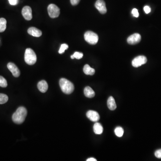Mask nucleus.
Wrapping results in <instances>:
<instances>
[{
  "label": "nucleus",
  "mask_w": 161,
  "mask_h": 161,
  "mask_svg": "<svg viewBox=\"0 0 161 161\" xmlns=\"http://www.w3.org/2000/svg\"><path fill=\"white\" fill-rule=\"evenodd\" d=\"M27 32L29 35L34 37H39L42 35V31L35 27H30L28 29Z\"/></svg>",
  "instance_id": "12"
},
{
  "label": "nucleus",
  "mask_w": 161,
  "mask_h": 161,
  "mask_svg": "<svg viewBox=\"0 0 161 161\" xmlns=\"http://www.w3.org/2000/svg\"><path fill=\"white\" fill-rule=\"evenodd\" d=\"M83 72L86 75H93L95 73L94 69L91 68L88 65H85L84 66Z\"/></svg>",
  "instance_id": "17"
},
{
  "label": "nucleus",
  "mask_w": 161,
  "mask_h": 161,
  "mask_svg": "<svg viewBox=\"0 0 161 161\" xmlns=\"http://www.w3.org/2000/svg\"><path fill=\"white\" fill-rule=\"evenodd\" d=\"M95 6L101 14H105L107 13L106 4L103 0H97L95 2Z\"/></svg>",
  "instance_id": "7"
},
{
  "label": "nucleus",
  "mask_w": 161,
  "mask_h": 161,
  "mask_svg": "<svg viewBox=\"0 0 161 161\" xmlns=\"http://www.w3.org/2000/svg\"><path fill=\"white\" fill-rule=\"evenodd\" d=\"M80 0H70V2L73 6H76L79 3Z\"/></svg>",
  "instance_id": "28"
},
{
  "label": "nucleus",
  "mask_w": 161,
  "mask_h": 161,
  "mask_svg": "<svg viewBox=\"0 0 161 161\" xmlns=\"http://www.w3.org/2000/svg\"><path fill=\"white\" fill-rule=\"evenodd\" d=\"M8 97L7 95L0 94V104H4L8 101Z\"/></svg>",
  "instance_id": "20"
},
{
  "label": "nucleus",
  "mask_w": 161,
  "mask_h": 161,
  "mask_svg": "<svg viewBox=\"0 0 161 161\" xmlns=\"http://www.w3.org/2000/svg\"><path fill=\"white\" fill-rule=\"evenodd\" d=\"M147 61L146 57L144 56H139L135 57L132 61V65L134 67H140L143 65H144Z\"/></svg>",
  "instance_id": "6"
},
{
  "label": "nucleus",
  "mask_w": 161,
  "mask_h": 161,
  "mask_svg": "<svg viewBox=\"0 0 161 161\" xmlns=\"http://www.w3.org/2000/svg\"><path fill=\"white\" fill-rule=\"evenodd\" d=\"M38 89L41 92L45 93L48 89V84L45 80H42L38 83Z\"/></svg>",
  "instance_id": "13"
},
{
  "label": "nucleus",
  "mask_w": 161,
  "mask_h": 161,
  "mask_svg": "<svg viewBox=\"0 0 161 161\" xmlns=\"http://www.w3.org/2000/svg\"><path fill=\"white\" fill-rule=\"evenodd\" d=\"M7 80L4 77L0 76V87H1L5 88L7 87Z\"/></svg>",
  "instance_id": "21"
},
{
  "label": "nucleus",
  "mask_w": 161,
  "mask_h": 161,
  "mask_svg": "<svg viewBox=\"0 0 161 161\" xmlns=\"http://www.w3.org/2000/svg\"><path fill=\"white\" fill-rule=\"evenodd\" d=\"M22 16L26 20H31L32 19V10L30 6H26L22 11Z\"/></svg>",
  "instance_id": "10"
},
{
  "label": "nucleus",
  "mask_w": 161,
  "mask_h": 161,
  "mask_svg": "<svg viewBox=\"0 0 161 161\" xmlns=\"http://www.w3.org/2000/svg\"><path fill=\"white\" fill-rule=\"evenodd\" d=\"M48 11L51 18H57L60 14V10L58 6L53 4H50L48 7Z\"/></svg>",
  "instance_id": "5"
},
{
  "label": "nucleus",
  "mask_w": 161,
  "mask_h": 161,
  "mask_svg": "<svg viewBox=\"0 0 161 161\" xmlns=\"http://www.w3.org/2000/svg\"><path fill=\"white\" fill-rule=\"evenodd\" d=\"M61 90L65 94H69L73 92L74 86L73 83L64 78L60 79L59 82Z\"/></svg>",
  "instance_id": "2"
},
{
  "label": "nucleus",
  "mask_w": 161,
  "mask_h": 161,
  "mask_svg": "<svg viewBox=\"0 0 161 161\" xmlns=\"http://www.w3.org/2000/svg\"><path fill=\"white\" fill-rule=\"evenodd\" d=\"M155 156L158 158H161V149H158L155 152Z\"/></svg>",
  "instance_id": "25"
},
{
  "label": "nucleus",
  "mask_w": 161,
  "mask_h": 161,
  "mask_svg": "<svg viewBox=\"0 0 161 161\" xmlns=\"http://www.w3.org/2000/svg\"><path fill=\"white\" fill-rule=\"evenodd\" d=\"M7 68L12 73V74L15 78H18L20 75V72L19 68L13 63L10 62L7 65Z\"/></svg>",
  "instance_id": "9"
},
{
  "label": "nucleus",
  "mask_w": 161,
  "mask_h": 161,
  "mask_svg": "<svg viewBox=\"0 0 161 161\" xmlns=\"http://www.w3.org/2000/svg\"><path fill=\"white\" fill-rule=\"evenodd\" d=\"M24 60L26 63L29 65H33L36 63L37 57L35 53L32 49L28 48L26 50Z\"/></svg>",
  "instance_id": "3"
},
{
  "label": "nucleus",
  "mask_w": 161,
  "mask_h": 161,
  "mask_svg": "<svg viewBox=\"0 0 161 161\" xmlns=\"http://www.w3.org/2000/svg\"><path fill=\"white\" fill-rule=\"evenodd\" d=\"M107 104H108V108L110 110L113 111L115 110L117 108V104L115 100L113 97L110 96L108 99L107 101Z\"/></svg>",
  "instance_id": "14"
},
{
  "label": "nucleus",
  "mask_w": 161,
  "mask_h": 161,
  "mask_svg": "<svg viewBox=\"0 0 161 161\" xmlns=\"http://www.w3.org/2000/svg\"><path fill=\"white\" fill-rule=\"evenodd\" d=\"M88 118L93 122H97L100 119V116L98 113L92 110H90L87 113Z\"/></svg>",
  "instance_id": "11"
},
{
  "label": "nucleus",
  "mask_w": 161,
  "mask_h": 161,
  "mask_svg": "<svg viewBox=\"0 0 161 161\" xmlns=\"http://www.w3.org/2000/svg\"><path fill=\"white\" fill-rule=\"evenodd\" d=\"M94 131L96 134H101L103 133V126L99 123H96L94 124L93 127Z\"/></svg>",
  "instance_id": "16"
},
{
  "label": "nucleus",
  "mask_w": 161,
  "mask_h": 161,
  "mask_svg": "<svg viewBox=\"0 0 161 161\" xmlns=\"http://www.w3.org/2000/svg\"><path fill=\"white\" fill-rule=\"evenodd\" d=\"M84 94L85 97L88 98H92L95 96V92L92 89L89 87H87L84 89Z\"/></svg>",
  "instance_id": "15"
},
{
  "label": "nucleus",
  "mask_w": 161,
  "mask_h": 161,
  "mask_svg": "<svg viewBox=\"0 0 161 161\" xmlns=\"http://www.w3.org/2000/svg\"><path fill=\"white\" fill-rule=\"evenodd\" d=\"M141 40V36L140 34L138 33H135L128 37L127 42L130 44L134 45L138 44Z\"/></svg>",
  "instance_id": "8"
},
{
  "label": "nucleus",
  "mask_w": 161,
  "mask_h": 161,
  "mask_svg": "<svg viewBox=\"0 0 161 161\" xmlns=\"http://www.w3.org/2000/svg\"><path fill=\"white\" fill-rule=\"evenodd\" d=\"M9 3L11 5L15 6L18 4L19 0H9Z\"/></svg>",
  "instance_id": "27"
},
{
  "label": "nucleus",
  "mask_w": 161,
  "mask_h": 161,
  "mask_svg": "<svg viewBox=\"0 0 161 161\" xmlns=\"http://www.w3.org/2000/svg\"><path fill=\"white\" fill-rule=\"evenodd\" d=\"M124 130L123 128L120 127H118L116 128L115 129V133L116 134V136L118 137H122L123 135Z\"/></svg>",
  "instance_id": "19"
},
{
  "label": "nucleus",
  "mask_w": 161,
  "mask_h": 161,
  "mask_svg": "<svg viewBox=\"0 0 161 161\" xmlns=\"http://www.w3.org/2000/svg\"><path fill=\"white\" fill-rule=\"evenodd\" d=\"M6 19L4 18L0 19V32H3L6 30Z\"/></svg>",
  "instance_id": "18"
},
{
  "label": "nucleus",
  "mask_w": 161,
  "mask_h": 161,
  "mask_svg": "<svg viewBox=\"0 0 161 161\" xmlns=\"http://www.w3.org/2000/svg\"><path fill=\"white\" fill-rule=\"evenodd\" d=\"M87 161H97V160L95 158H88L87 159Z\"/></svg>",
  "instance_id": "29"
},
{
  "label": "nucleus",
  "mask_w": 161,
  "mask_h": 161,
  "mask_svg": "<svg viewBox=\"0 0 161 161\" xmlns=\"http://www.w3.org/2000/svg\"><path fill=\"white\" fill-rule=\"evenodd\" d=\"M71 59H74V56H73V55H72L71 56Z\"/></svg>",
  "instance_id": "30"
},
{
  "label": "nucleus",
  "mask_w": 161,
  "mask_h": 161,
  "mask_svg": "<svg viewBox=\"0 0 161 161\" xmlns=\"http://www.w3.org/2000/svg\"><path fill=\"white\" fill-rule=\"evenodd\" d=\"M132 14L133 15V16L136 18H138L139 16L138 11L136 8H134L133 10H132Z\"/></svg>",
  "instance_id": "24"
},
{
  "label": "nucleus",
  "mask_w": 161,
  "mask_h": 161,
  "mask_svg": "<svg viewBox=\"0 0 161 161\" xmlns=\"http://www.w3.org/2000/svg\"><path fill=\"white\" fill-rule=\"evenodd\" d=\"M73 55L74 57V58L77 59H80L83 58V53L78 52V51L75 52L74 53Z\"/></svg>",
  "instance_id": "23"
},
{
  "label": "nucleus",
  "mask_w": 161,
  "mask_h": 161,
  "mask_svg": "<svg viewBox=\"0 0 161 161\" xmlns=\"http://www.w3.org/2000/svg\"><path fill=\"white\" fill-rule=\"evenodd\" d=\"M84 39L89 44L94 45L98 42L99 36L93 31H87L85 33Z\"/></svg>",
  "instance_id": "4"
},
{
  "label": "nucleus",
  "mask_w": 161,
  "mask_h": 161,
  "mask_svg": "<svg viewBox=\"0 0 161 161\" xmlns=\"http://www.w3.org/2000/svg\"><path fill=\"white\" fill-rule=\"evenodd\" d=\"M144 10L146 14H148L151 12V8H150L149 6H145V7H144Z\"/></svg>",
  "instance_id": "26"
},
{
  "label": "nucleus",
  "mask_w": 161,
  "mask_h": 161,
  "mask_svg": "<svg viewBox=\"0 0 161 161\" xmlns=\"http://www.w3.org/2000/svg\"><path fill=\"white\" fill-rule=\"evenodd\" d=\"M69 48V46L66 44H61L60 49L59 50V53L62 54L64 53L65 51Z\"/></svg>",
  "instance_id": "22"
},
{
  "label": "nucleus",
  "mask_w": 161,
  "mask_h": 161,
  "mask_svg": "<svg viewBox=\"0 0 161 161\" xmlns=\"http://www.w3.org/2000/svg\"><path fill=\"white\" fill-rule=\"evenodd\" d=\"M27 114V110L26 108L24 107H19L13 114L12 116L13 122L16 124H21L24 121Z\"/></svg>",
  "instance_id": "1"
}]
</instances>
